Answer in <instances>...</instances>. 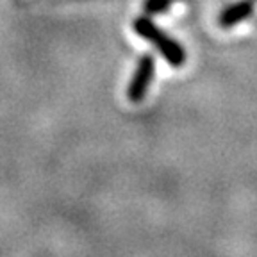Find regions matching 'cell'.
Wrapping results in <instances>:
<instances>
[{
  "mask_svg": "<svg viewBox=\"0 0 257 257\" xmlns=\"http://www.w3.org/2000/svg\"><path fill=\"white\" fill-rule=\"evenodd\" d=\"M253 11V4L250 0H241L237 4H232L229 8H225L220 15V24L221 27L229 29L232 25L239 24V22L246 20Z\"/></svg>",
  "mask_w": 257,
  "mask_h": 257,
  "instance_id": "3",
  "label": "cell"
},
{
  "mask_svg": "<svg viewBox=\"0 0 257 257\" xmlns=\"http://www.w3.org/2000/svg\"><path fill=\"white\" fill-rule=\"evenodd\" d=\"M154 70H156V63H154V57L150 54H145L143 57L138 63V68L134 72L133 79H131V84L127 88V96L128 100L138 104L145 98L147 91H149V86L152 82Z\"/></svg>",
  "mask_w": 257,
  "mask_h": 257,
  "instance_id": "2",
  "label": "cell"
},
{
  "mask_svg": "<svg viewBox=\"0 0 257 257\" xmlns=\"http://www.w3.org/2000/svg\"><path fill=\"white\" fill-rule=\"evenodd\" d=\"M173 0H147L145 4V11L149 15H159V13L166 11L172 6Z\"/></svg>",
  "mask_w": 257,
  "mask_h": 257,
  "instance_id": "4",
  "label": "cell"
},
{
  "mask_svg": "<svg viewBox=\"0 0 257 257\" xmlns=\"http://www.w3.org/2000/svg\"><path fill=\"white\" fill-rule=\"evenodd\" d=\"M134 31H136L141 38L152 41L154 47L159 48V52L163 54V57H165L172 66H181L186 61V54L181 45L177 43L173 38H170L168 34H165L152 20L143 18V16L138 18V20L134 22Z\"/></svg>",
  "mask_w": 257,
  "mask_h": 257,
  "instance_id": "1",
  "label": "cell"
}]
</instances>
